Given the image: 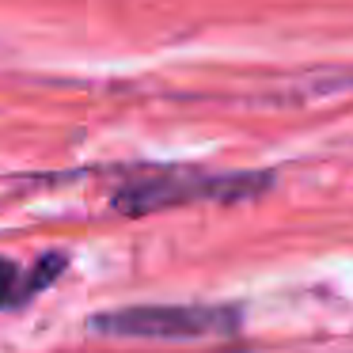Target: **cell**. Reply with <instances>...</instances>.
<instances>
[{"label": "cell", "instance_id": "3", "mask_svg": "<svg viewBox=\"0 0 353 353\" xmlns=\"http://www.w3.org/2000/svg\"><path fill=\"white\" fill-rule=\"evenodd\" d=\"M65 270V259L61 254H46L39 259L34 266H16V262L0 259V307H12V304H23L31 292L46 289L50 277H57Z\"/></svg>", "mask_w": 353, "mask_h": 353}, {"label": "cell", "instance_id": "1", "mask_svg": "<svg viewBox=\"0 0 353 353\" xmlns=\"http://www.w3.org/2000/svg\"><path fill=\"white\" fill-rule=\"evenodd\" d=\"M239 327L232 307H125V312L95 315L92 330L107 338H221Z\"/></svg>", "mask_w": 353, "mask_h": 353}, {"label": "cell", "instance_id": "2", "mask_svg": "<svg viewBox=\"0 0 353 353\" xmlns=\"http://www.w3.org/2000/svg\"><path fill=\"white\" fill-rule=\"evenodd\" d=\"M270 175H239V179H209L186 168H168V171H145L137 183H130L114 198L122 213H152V209L183 205V201H201V198H247L251 190H262Z\"/></svg>", "mask_w": 353, "mask_h": 353}]
</instances>
